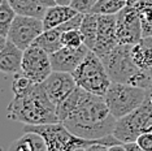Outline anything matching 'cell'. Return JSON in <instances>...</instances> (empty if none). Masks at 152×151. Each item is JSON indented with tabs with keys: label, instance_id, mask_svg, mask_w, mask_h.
<instances>
[{
	"label": "cell",
	"instance_id": "cell-20",
	"mask_svg": "<svg viewBox=\"0 0 152 151\" xmlns=\"http://www.w3.org/2000/svg\"><path fill=\"white\" fill-rule=\"evenodd\" d=\"M61 34H63V32H60L57 27L44 30V32L34 40V44L42 47L44 51H47V52L51 55L63 47V43H61Z\"/></svg>",
	"mask_w": 152,
	"mask_h": 151
},
{
	"label": "cell",
	"instance_id": "cell-24",
	"mask_svg": "<svg viewBox=\"0 0 152 151\" xmlns=\"http://www.w3.org/2000/svg\"><path fill=\"white\" fill-rule=\"evenodd\" d=\"M61 43L63 47H72V48H77V47L83 44V38H82L81 30L79 29H72L63 32L61 34Z\"/></svg>",
	"mask_w": 152,
	"mask_h": 151
},
{
	"label": "cell",
	"instance_id": "cell-26",
	"mask_svg": "<svg viewBox=\"0 0 152 151\" xmlns=\"http://www.w3.org/2000/svg\"><path fill=\"white\" fill-rule=\"evenodd\" d=\"M99 0H73L70 7H73L79 13H90Z\"/></svg>",
	"mask_w": 152,
	"mask_h": 151
},
{
	"label": "cell",
	"instance_id": "cell-25",
	"mask_svg": "<svg viewBox=\"0 0 152 151\" xmlns=\"http://www.w3.org/2000/svg\"><path fill=\"white\" fill-rule=\"evenodd\" d=\"M133 5L139 11L140 20L152 18V0H137Z\"/></svg>",
	"mask_w": 152,
	"mask_h": 151
},
{
	"label": "cell",
	"instance_id": "cell-29",
	"mask_svg": "<svg viewBox=\"0 0 152 151\" xmlns=\"http://www.w3.org/2000/svg\"><path fill=\"white\" fill-rule=\"evenodd\" d=\"M124 145V150L125 151H142L140 146L138 145L137 141H131V142H125Z\"/></svg>",
	"mask_w": 152,
	"mask_h": 151
},
{
	"label": "cell",
	"instance_id": "cell-16",
	"mask_svg": "<svg viewBox=\"0 0 152 151\" xmlns=\"http://www.w3.org/2000/svg\"><path fill=\"white\" fill-rule=\"evenodd\" d=\"M9 151H48L44 138L37 132H25V134L12 142L8 147Z\"/></svg>",
	"mask_w": 152,
	"mask_h": 151
},
{
	"label": "cell",
	"instance_id": "cell-5",
	"mask_svg": "<svg viewBox=\"0 0 152 151\" xmlns=\"http://www.w3.org/2000/svg\"><path fill=\"white\" fill-rule=\"evenodd\" d=\"M150 92L151 90L144 87L122 82H112L108 91L105 92L104 99L112 115L116 119H120L139 107Z\"/></svg>",
	"mask_w": 152,
	"mask_h": 151
},
{
	"label": "cell",
	"instance_id": "cell-4",
	"mask_svg": "<svg viewBox=\"0 0 152 151\" xmlns=\"http://www.w3.org/2000/svg\"><path fill=\"white\" fill-rule=\"evenodd\" d=\"M72 74L77 82V86L102 97L105 95L112 84L103 60L94 51H90L85 60L75 68Z\"/></svg>",
	"mask_w": 152,
	"mask_h": 151
},
{
	"label": "cell",
	"instance_id": "cell-12",
	"mask_svg": "<svg viewBox=\"0 0 152 151\" xmlns=\"http://www.w3.org/2000/svg\"><path fill=\"white\" fill-rule=\"evenodd\" d=\"M118 44L117 39L116 15H99L98 20V37L94 47V52L103 57L110 52Z\"/></svg>",
	"mask_w": 152,
	"mask_h": 151
},
{
	"label": "cell",
	"instance_id": "cell-30",
	"mask_svg": "<svg viewBox=\"0 0 152 151\" xmlns=\"http://www.w3.org/2000/svg\"><path fill=\"white\" fill-rule=\"evenodd\" d=\"M39 1L42 3L43 5H46L47 8H48V7H51V5H55V4H56V1H55V0H39Z\"/></svg>",
	"mask_w": 152,
	"mask_h": 151
},
{
	"label": "cell",
	"instance_id": "cell-31",
	"mask_svg": "<svg viewBox=\"0 0 152 151\" xmlns=\"http://www.w3.org/2000/svg\"><path fill=\"white\" fill-rule=\"evenodd\" d=\"M56 4H61V5H70L73 0H55Z\"/></svg>",
	"mask_w": 152,
	"mask_h": 151
},
{
	"label": "cell",
	"instance_id": "cell-28",
	"mask_svg": "<svg viewBox=\"0 0 152 151\" xmlns=\"http://www.w3.org/2000/svg\"><path fill=\"white\" fill-rule=\"evenodd\" d=\"M142 30H143V37H152V18L142 20Z\"/></svg>",
	"mask_w": 152,
	"mask_h": 151
},
{
	"label": "cell",
	"instance_id": "cell-32",
	"mask_svg": "<svg viewBox=\"0 0 152 151\" xmlns=\"http://www.w3.org/2000/svg\"><path fill=\"white\" fill-rule=\"evenodd\" d=\"M150 98H151V103H152V89H151V92H150Z\"/></svg>",
	"mask_w": 152,
	"mask_h": 151
},
{
	"label": "cell",
	"instance_id": "cell-27",
	"mask_svg": "<svg viewBox=\"0 0 152 151\" xmlns=\"http://www.w3.org/2000/svg\"><path fill=\"white\" fill-rule=\"evenodd\" d=\"M138 145L140 146L142 151H152V132L143 133L138 137Z\"/></svg>",
	"mask_w": 152,
	"mask_h": 151
},
{
	"label": "cell",
	"instance_id": "cell-10",
	"mask_svg": "<svg viewBox=\"0 0 152 151\" xmlns=\"http://www.w3.org/2000/svg\"><path fill=\"white\" fill-rule=\"evenodd\" d=\"M118 43L135 44L143 38L139 11L134 5H127L116 15Z\"/></svg>",
	"mask_w": 152,
	"mask_h": 151
},
{
	"label": "cell",
	"instance_id": "cell-3",
	"mask_svg": "<svg viewBox=\"0 0 152 151\" xmlns=\"http://www.w3.org/2000/svg\"><path fill=\"white\" fill-rule=\"evenodd\" d=\"M25 132H37L44 138L48 151H75L88 150L95 139H86L72 133L61 121L40 125H25Z\"/></svg>",
	"mask_w": 152,
	"mask_h": 151
},
{
	"label": "cell",
	"instance_id": "cell-33",
	"mask_svg": "<svg viewBox=\"0 0 152 151\" xmlns=\"http://www.w3.org/2000/svg\"><path fill=\"white\" fill-rule=\"evenodd\" d=\"M137 1V0H133V4H134V3H135Z\"/></svg>",
	"mask_w": 152,
	"mask_h": 151
},
{
	"label": "cell",
	"instance_id": "cell-15",
	"mask_svg": "<svg viewBox=\"0 0 152 151\" xmlns=\"http://www.w3.org/2000/svg\"><path fill=\"white\" fill-rule=\"evenodd\" d=\"M77 13L75 9L70 5H61V4H55L47 8L46 13L43 17V25L44 30L53 29V27L60 26L61 23L66 22L72 17H74Z\"/></svg>",
	"mask_w": 152,
	"mask_h": 151
},
{
	"label": "cell",
	"instance_id": "cell-1",
	"mask_svg": "<svg viewBox=\"0 0 152 151\" xmlns=\"http://www.w3.org/2000/svg\"><path fill=\"white\" fill-rule=\"evenodd\" d=\"M57 115L58 120L72 133L86 139H98L113 134L117 121L104 97L79 86L57 106Z\"/></svg>",
	"mask_w": 152,
	"mask_h": 151
},
{
	"label": "cell",
	"instance_id": "cell-7",
	"mask_svg": "<svg viewBox=\"0 0 152 151\" xmlns=\"http://www.w3.org/2000/svg\"><path fill=\"white\" fill-rule=\"evenodd\" d=\"M131 48L133 44L118 43L110 52L100 57L112 82L130 84L134 76L140 70L133 59Z\"/></svg>",
	"mask_w": 152,
	"mask_h": 151
},
{
	"label": "cell",
	"instance_id": "cell-6",
	"mask_svg": "<svg viewBox=\"0 0 152 151\" xmlns=\"http://www.w3.org/2000/svg\"><path fill=\"white\" fill-rule=\"evenodd\" d=\"M152 132V103L150 95L130 113L117 119L113 134L122 143L137 141L143 133Z\"/></svg>",
	"mask_w": 152,
	"mask_h": 151
},
{
	"label": "cell",
	"instance_id": "cell-23",
	"mask_svg": "<svg viewBox=\"0 0 152 151\" xmlns=\"http://www.w3.org/2000/svg\"><path fill=\"white\" fill-rule=\"evenodd\" d=\"M38 82H34L30 77L23 73V72H18V73L13 74V80H12V90L15 95H23L27 91L31 90V87Z\"/></svg>",
	"mask_w": 152,
	"mask_h": 151
},
{
	"label": "cell",
	"instance_id": "cell-18",
	"mask_svg": "<svg viewBox=\"0 0 152 151\" xmlns=\"http://www.w3.org/2000/svg\"><path fill=\"white\" fill-rule=\"evenodd\" d=\"M8 1L17 15L31 16L43 20L44 13L47 11V7L43 5L39 0H8Z\"/></svg>",
	"mask_w": 152,
	"mask_h": 151
},
{
	"label": "cell",
	"instance_id": "cell-13",
	"mask_svg": "<svg viewBox=\"0 0 152 151\" xmlns=\"http://www.w3.org/2000/svg\"><path fill=\"white\" fill-rule=\"evenodd\" d=\"M90 51L91 50L85 43L77 48L61 47L56 52L51 54V63H52L53 70L73 73L75 68L85 60V57L88 55Z\"/></svg>",
	"mask_w": 152,
	"mask_h": 151
},
{
	"label": "cell",
	"instance_id": "cell-19",
	"mask_svg": "<svg viewBox=\"0 0 152 151\" xmlns=\"http://www.w3.org/2000/svg\"><path fill=\"white\" fill-rule=\"evenodd\" d=\"M98 20H99V15H96V13L92 12L85 13L81 27H79L82 38H83V43L91 51L94 50L96 43V37H98Z\"/></svg>",
	"mask_w": 152,
	"mask_h": 151
},
{
	"label": "cell",
	"instance_id": "cell-2",
	"mask_svg": "<svg viewBox=\"0 0 152 151\" xmlns=\"http://www.w3.org/2000/svg\"><path fill=\"white\" fill-rule=\"evenodd\" d=\"M7 116L25 125H40L57 122V106L51 100L42 82L35 84L23 95H15L7 107Z\"/></svg>",
	"mask_w": 152,
	"mask_h": 151
},
{
	"label": "cell",
	"instance_id": "cell-8",
	"mask_svg": "<svg viewBox=\"0 0 152 151\" xmlns=\"http://www.w3.org/2000/svg\"><path fill=\"white\" fill-rule=\"evenodd\" d=\"M43 32L44 25L42 18L17 15L9 27L8 39H11L16 46L25 51Z\"/></svg>",
	"mask_w": 152,
	"mask_h": 151
},
{
	"label": "cell",
	"instance_id": "cell-22",
	"mask_svg": "<svg viewBox=\"0 0 152 151\" xmlns=\"http://www.w3.org/2000/svg\"><path fill=\"white\" fill-rule=\"evenodd\" d=\"M16 16L17 13L8 0H0V37L1 38H8L9 27Z\"/></svg>",
	"mask_w": 152,
	"mask_h": 151
},
{
	"label": "cell",
	"instance_id": "cell-21",
	"mask_svg": "<svg viewBox=\"0 0 152 151\" xmlns=\"http://www.w3.org/2000/svg\"><path fill=\"white\" fill-rule=\"evenodd\" d=\"M127 5H133V0H99L91 12L96 15H117Z\"/></svg>",
	"mask_w": 152,
	"mask_h": 151
},
{
	"label": "cell",
	"instance_id": "cell-11",
	"mask_svg": "<svg viewBox=\"0 0 152 151\" xmlns=\"http://www.w3.org/2000/svg\"><path fill=\"white\" fill-rule=\"evenodd\" d=\"M42 85L50 99L56 106L65 100L77 87V82H75L73 74L58 70H53L42 82Z\"/></svg>",
	"mask_w": 152,
	"mask_h": 151
},
{
	"label": "cell",
	"instance_id": "cell-17",
	"mask_svg": "<svg viewBox=\"0 0 152 151\" xmlns=\"http://www.w3.org/2000/svg\"><path fill=\"white\" fill-rule=\"evenodd\" d=\"M133 59L140 69H152V37H143L131 48Z\"/></svg>",
	"mask_w": 152,
	"mask_h": 151
},
{
	"label": "cell",
	"instance_id": "cell-14",
	"mask_svg": "<svg viewBox=\"0 0 152 151\" xmlns=\"http://www.w3.org/2000/svg\"><path fill=\"white\" fill-rule=\"evenodd\" d=\"M23 50L16 46L8 38L0 37V70L4 74H16L21 72Z\"/></svg>",
	"mask_w": 152,
	"mask_h": 151
},
{
	"label": "cell",
	"instance_id": "cell-9",
	"mask_svg": "<svg viewBox=\"0 0 152 151\" xmlns=\"http://www.w3.org/2000/svg\"><path fill=\"white\" fill-rule=\"evenodd\" d=\"M21 70L34 82L40 84L53 72L51 55L42 47L33 43L23 51Z\"/></svg>",
	"mask_w": 152,
	"mask_h": 151
}]
</instances>
